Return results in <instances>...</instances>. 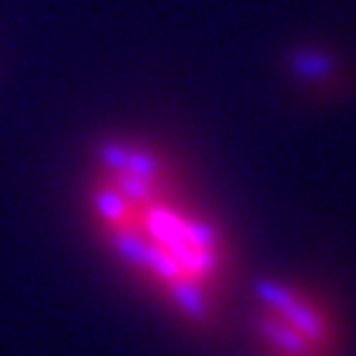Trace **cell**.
<instances>
[{"instance_id":"2","label":"cell","mask_w":356,"mask_h":356,"mask_svg":"<svg viewBox=\"0 0 356 356\" xmlns=\"http://www.w3.org/2000/svg\"><path fill=\"white\" fill-rule=\"evenodd\" d=\"M259 356H343L346 327L330 296L296 277H261L248 296Z\"/></svg>"},{"instance_id":"1","label":"cell","mask_w":356,"mask_h":356,"mask_svg":"<svg viewBox=\"0 0 356 356\" xmlns=\"http://www.w3.org/2000/svg\"><path fill=\"white\" fill-rule=\"evenodd\" d=\"M79 206L98 248L153 304L193 330L222 325L238 277L235 243L175 153L140 135L101 138Z\"/></svg>"}]
</instances>
